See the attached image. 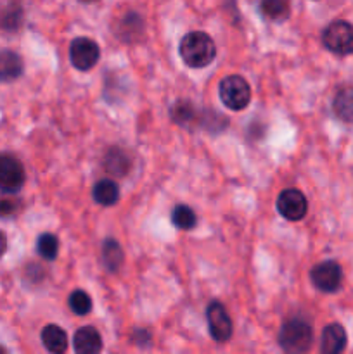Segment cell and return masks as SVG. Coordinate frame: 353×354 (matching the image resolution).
<instances>
[{
	"label": "cell",
	"mask_w": 353,
	"mask_h": 354,
	"mask_svg": "<svg viewBox=\"0 0 353 354\" xmlns=\"http://www.w3.org/2000/svg\"><path fill=\"white\" fill-rule=\"evenodd\" d=\"M346 342V330L339 324H331L322 332L320 341V354H341L345 351Z\"/></svg>",
	"instance_id": "obj_11"
},
{
	"label": "cell",
	"mask_w": 353,
	"mask_h": 354,
	"mask_svg": "<svg viewBox=\"0 0 353 354\" xmlns=\"http://www.w3.org/2000/svg\"><path fill=\"white\" fill-rule=\"evenodd\" d=\"M6 251H7V237L3 232H0V258L6 254Z\"/></svg>",
	"instance_id": "obj_24"
},
{
	"label": "cell",
	"mask_w": 353,
	"mask_h": 354,
	"mask_svg": "<svg viewBox=\"0 0 353 354\" xmlns=\"http://www.w3.org/2000/svg\"><path fill=\"white\" fill-rule=\"evenodd\" d=\"M23 69L24 64L19 54L9 50V48L0 50V82H14V80H17L23 75Z\"/></svg>",
	"instance_id": "obj_12"
},
{
	"label": "cell",
	"mask_w": 353,
	"mask_h": 354,
	"mask_svg": "<svg viewBox=\"0 0 353 354\" xmlns=\"http://www.w3.org/2000/svg\"><path fill=\"white\" fill-rule=\"evenodd\" d=\"M332 107H334V113L339 120L353 124V86H345V88L339 90L336 93Z\"/></svg>",
	"instance_id": "obj_16"
},
{
	"label": "cell",
	"mask_w": 353,
	"mask_h": 354,
	"mask_svg": "<svg viewBox=\"0 0 353 354\" xmlns=\"http://www.w3.org/2000/svg\"><path fill=\"white\" fill-rule=\"evenodd\" d=\"M19 209V201L9 199V197H3L0 199V218H10L17 213Z\"/></svg>",
	"instance_id": "obj_23"
},
{
	"label": "cell",
	"mask_w": 353,
	"mask_h": 354,
	"mask_svg": "<svg viewBox=\"0 0 353 354\" xmlns=\"http://www.w3.org/2000/svg\"><path fill=\"white\" fill-rule=\"evenodd\" d=\"M73 346H75L76 354H100L102 351V337L93 327H82L76 330L73 337Z\"/></svg>",
	"instance_id": "obj_10"
},
{
	"label": "cell",
	"mask_w": 353,
	"mask_h": 354,
	"mask_svg": "<svg viewBox=\"0 0 353 354\" xmlns=\"http://www.w3.org/2000/svg\"><path fill=\"white\" fill-rule=\"evenodd\" d=\"M310 279L320 292H336L341 287L343 270L336 261H322L311 268Z\"/></svg>",
	"instance_id": "obj_7"
},
{
	"label": "cell",
	"mask_w": 353,
	"mask_h": 354,
	"mask_svg": "<svg viewBox=\"0 0 353 354\" xmlns=\"http://www.w3.org/2000/svg\"><path fill=\"white\" fill-rule=\"evenodd\" d=\"M172 223L179 230H190L196 227V213L185 204H179L172 211Z\"/></svg>",
	"instance_id": "obj_19"
},
{
	"label": "cell",
	"mask_w": 353,
	"mask_h": 354,
	"mask_svg": "<svg viewBox=\"0 0 353 354\" xmlns=\"http://www.w3.org/2000/svg\"><path fill=\"white\" fill-rule=\"evenodd\" d=\"M82 2H97V0H82Z\"/></svg>",
	"instance_id": "obj_26"
},
{
	"label": "cell",
	"mask_w": 353,
	"mask_h": 354,
	"mask_svg": "<svg viewBox=\"0 0 353 354\" xmlns=\"http://www.w3.org/2000/svg\"><path fill=\"white\" fill-rule=\"evenodd\" d=\"M26 173L23 165L12 154H0V192L17 194L24 185Z\"/></svg>",
	"instance_id": "obj_5"
},
{
	"label": "cell",
	"mask_w": 353,
	"mask_h": 354,
	"mask_svg": "<svg viewBox=\"0 0 353 354\" xmlns=\"http://www.w3.org/2000/svg\"><path fill=\"white\" fill-rule=\"evenodd\" d=\"M180 57L189 68L199 69L206 68L208 64L215 61L217 47H215L213 38L203 31H190L180 41Z\"/></svg>",
	"instance_id": "obj_1"
},
{
	"label": "cell",
	"mask_w": 353,
	"mask_h": 354,
	"mask_svg": "<svg viewBox=\"0 0 353 354\" xmlns=\"http://www.w3.org/2000/svg\"><path fill=\"white\" fill-rule=\"evenodd\" d=\"M206 322L211 337L217 342H227L232 337V320L221 303L213 301L206 308Z\"/></svg>",
	"instance_id": "obj_8"
},
{
	"label": "cell",
	"mask_w": 353,
	"mask_h": 354,
	"mask_svg": "<svg viewBox=\"0 0 353 354\" xmlns=\"http://www.w3.org/2000/svg\"><path fill=\"white\" fill-rule=\"evenodd\" d=\"M218 93L225 107L232 111H242L251 102V86L242 76H225L218 86Z\"/></svg>",
	"instance_id": "obj_3"
},
{
	"label": "cell",
	"mask_w": 353,
	"mask_h": 354,
	"mask_svg": "<svg viewBox=\"0 0 353 354\" xmlns=\"http://www.w3.org/2000/svg\"><path fill=\"white\" fill-rule=\"evenodd\" d=\"M0 354H9V353H7L6 348H2V346H0Z\"/></svg>",
	"instance_id": "obj_25"
},
{
	"label": "cell",
	"mask_w": 353,
	"mask_h": 354,
	"mask_svg": "<svg viewBox=\"0 0 353 354\" xmlns=\"http://www.w3.org/2000/svg\"><path fill=\"white\" fill-rule=\"evenodd\" d=\"M314 342L310 324L303 318H291L284 322L279 334V344L286 354H307Z\"/></svg>",
	"instance_id": "obj_2"
},
{
	"label": "cell",
	"mask_w": 353,
	"mask_h": 354,
	"mask_svg": "<svg viewBox=\"0 0 353 354\" xmlns=\"http://www.w3.org/2000/svg\"><path fill=\"white\" fill-rule=\"evenodd\" d=\"M123 249H121L120 242L114 241V239H106L102 244V261L109 272L116 273L118 270L123 265Z\"/></svg>",
	"instance_id": "obj_17"
},
{
	"label": "cell",
	"mask_w": 353,
	"mask_h": 354,
	"mask_svg": "<svg viewBox=\"0 0 353 354\" xmlns=\"http://www.w3.org/2000/svg\"><path fill=\"white\" fill-rule=\"evenodd\" d=\"M104 169L113 176H125L132 169V158L123 149L113 147L104 154Z\"/></svg>",
	"instance_id": "obj_13"
},
{
	"label": "cell",
	"mask_w": 353,
	"mask_h": 354,
	"mask_svg": "<svg viewBox=\"0 0 353 354\" xmlns=\"http://www.w3.org/2000/svg\"><path fill=\"white\" fill-rule=\"evenodd\" d=\"M42 344L51 354H64L68 349V334L59 325H47L42 330Z\"/></svg>",
	"instance_id": "obj_14"
},
{
	"label": "cell",
	"mask_w": 353,
	"mask_h": 354,
	"mask_svg": "<svg viewBox=\"0 0 353 354\" xmlns=\"http://www.w3.org/2000/svg\"><path fill=\"white\" fill-rule=\"evenodd\" d=\"M260 9H262V14L266 19L277 21V23L287 19L291 12L289 0H262Z\"/></svg>",
	"instance_id": "obj_18"
},
{
	"label": "cell",
	"mask_w": 353,
	"mask_h": 354,
	"mask_svg": "<svg viewBox=\"0 0 353 354\" xmlns=\"http://www.w3.org/2000/svg\"><path fill=\"white\" fill-rule=\"evenodd\" d=\"M68 303L73 313L80 315V317L89 315L90 311H92V299H90V296L85 292V290H80V289L73 290V292L69 294Z\"/></svg>",
	"instance_id": "obj_21"
},
{
	"label": "cell",
	"mask_w": 353,
	"mask_h": 354,
	"mask_svg": "<svg viewBox=\"0 0 353 354\" xmlns=\"http://www.w3.org/2000/svg\"><path fill=\"white\" fill-rule=\"evenodd\" d=\"M100 48L92 38H75L69 45V59L78 71H90L99 62Z\"/></svg>",
	"instance_id": "obj_6"
},
{
	"label": "cell",
	"mask_w": 353,
	"mask_h": 354,
	"mask_svg": "<svg viewBox=\"0 0 353 354\" xmlns=\"http://www.w3.org/2000/svg\"><path fill=\"white\" fill-rule=\"evenodd\" d=\"M277 209H279L280 216L289 221L303 220L308 211L307 197L298 189L282 190L280 196L277 197Z\"/></svg>",
	"instance_id": "obj_9"
},
{
	"label": "cell",
	"mask_w": 353,
	"mask_h": 354,
	"mask_svg": "<svg viewBox=\"0 0 353 354\" xmlns=\"http://www.w3.org/2000/svg\"><path fill=\"white\" fill-rule=\"evenodd\" d=\"M37 252L47 261H54L59 252V239L54 234H42L37 241Z\"/></svg>",
	"instance_id": "obj_20"
},
{
	"label": "cell",
	"mask_w": 353,
	"mask_h": 354,
	"mask_svg": "<svg viewBox=\"0 0 353 354\" xmlns=\"http://www.w3.org/2000/svg\"><path fill=\"white\" fill-rule=\"evenodd\" d=\"M322 41L334 54H353V24L348 21H334L322 33Z\"/></svg>",
	"instance_id": "obj_4"
},
{
	"label": "cell",
	"mask_w": 353,
	"mask_h": 354,
	"mask_svg": "<svg viewBox=\"0 0 353 354\" xmlns=\"http://www.w3.org/2000/svg\"><path fill=\"white\" fill-rule=\"evenodd\" d=\"M172 118L175 123L182 124V127H190L194 118H196V113H194V107L189 102H179L173 106Z\"/></svg>",
	"instance_id": "obj_22"
},
{
	"label": "cell",
	"mask_w": 353,
	"mask_h": 354,
	"mask_svg": "<svg viewBox=\"0 0 353 354\" xmlns=\"http://www.w3.org/2000/svg\"><path fill=\"white\" fill-rule=\"evenodd\" d=\"M92 197L100 206H113L120 201V187L114 180L104 178L93 185Z\"/></svg>",
	"instance_id": "obj_15"
}]
</instances>
